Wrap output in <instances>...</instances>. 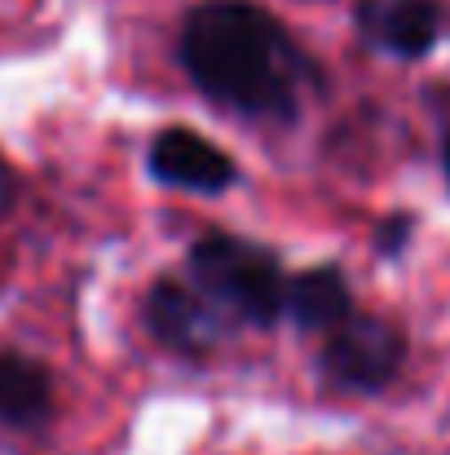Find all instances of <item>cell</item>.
<instances>
[{"mask_svg":"<svg viewBox=\"0 0 450 455\" xmlns=\"http://www.w3.org/2000/svg\"><path fill=\"white\" fill-rule=\"evenodd\" d=\"M402 358H407V340H402V331H398L389 318L349 314V318L327 336L322 376H327L336 389L375 394V389H384V385L402 371Z\"/></svg>","mask_w":450,"mask_h":455,"instance_id":"3957f363","label":"cell"},{"mask_svg":"<svg viewBox=\"0 0 450 455\" xmlns=\"http://www.w3.org/2000/svg\"><path fill=\"white\" fill-rule=\"evenodd\" d=\"M292 318H296L304 331H336L349 314V283L336 266H318V270H304L300 279L288 283V305H283Z\"/></svg>","mask_w":450,"mask_h":455,"instance_id":"ba28073f","label":"cell"},{"mask_svg":"<svg viewBox=\"0 0 450 455\" xmlns=\"http://www.w3.org/2000/svg\"><path fill=\"white\" fill-rule=\"evenodd\" d=\"M358 31L398 58H424L442 31L438 0H362Z\"/></svg>","mask_w":450,"mask_h":455,"instance_id":"8992f818","label":"cell"},{"mask_svg":"<svg viewBox=\"0 0 450 455\" xmlns=\"http://www.w3.org/2000/svg\"><path fill=\"white\" fill-rule=\"evenodd\" d=\"M142 318H146L154 340H163L168 349H181V354H208L225 331V323L212 309V301L199 288L177 283V279H159L150 288Z\"/></svg>","mask_w":450,"mask_h":455,"instance_id":"277c9868","label":"cell"},{"mask_svg":"<svg viewBox=\"0 0 450 455\" xmlns=\"http://www.w3.org/2000/svg\"><path fill=\"white\" fill-rule=\"evenodd\" d=\"M4 208H9V168L0 159V217H4Z\"/></svg>","mask_w":450,"mask_h":455,"instance_id":"30bf717a","label":"cell"},{"mask_svg":"<svg viewBox=\"0 0 450 455\" xmlns=\"http://www.w3.org/2000/svg\"><path fill=\"white\" fill-rule=\"evenodd\" d=\"M446 172H450V147H446Z\"/></svg>","mask_w":450,"mask_h":455,"instance_id":"8fae6325","label":"cell"},{"mask_svg":"<svg viewBox=\"0 0 450 455\" xmlns=\"http://www.w3.org/2000/svg\"><path fill=\"white\" fill-rule=\"evenodd\" d=\"M181 67L203 98L252 120H292L318 76L288 27L248 0H203L190 9Z\"/></svg>","mask_w":450,"mask_h":455,"instance_id":"6da1fadb","label":"cell"},{"mask_svg":"<svg viewBox=\"0 0 450 455\" xmlns=\"http://www.w3.org/2000/svg\"><path fill=\"white\" fill-rule=\"evenodd\" d=\"M49 407H53V380L44 363L0 349V425L36 429L49 420Z\"/></svg>","mask_w":450,"mask_h":455,"instance_id":"52a82bcc","label":"cell"},{"mask_svg":"<svg viewBox=\"0 0 450 455\" xmlns=\"http://www.w3.org/2000/svg\"><path fill=\"white\" fill-rule=\"evenodd\" d=\"M407 235H411V217H393V221L380 230V252H384V257H393V252L407 243Z\"/></svg>","mask_w":450,"mask_h":455,"instance_id":"9c48e42d","label":"cell"},{"mask_svg":"<svg viewBox=\"0 0 450 455\" xmlns=\"http://www.w3.org/2000/svg\"><path fill=\"white\" fill-rule=\"evenodd\" d=\"M194 288L252 327H270L288 305V279L270 248L239 235H208L190 252Z\"/></svg>","mask_w":450,"mask_h":455,"instance_id":"7a4b0ae2","label":"cell"},{"mask_svg":"<svg viewBox=\"0 0 450 455\" xmlns=\"http://www.w3.org/2000/svg\"><path fill=\"white\" fill-rule=\"evenodd\" d=\"M150 172L163 186L217 195L234 181V159L221 147H212L208 138L190 133V129H168L150 142Z\"/></svg>","mask_w":450,"mask_h":455,"instance_id":"5b68a950","label":"cell"}]
</instances>
